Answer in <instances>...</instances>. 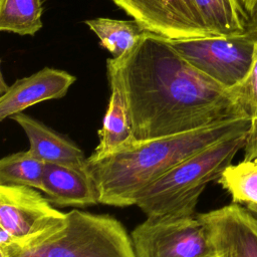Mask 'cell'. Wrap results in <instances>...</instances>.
Instances as JSON below:
<instances>
[{
  "mask_svg": "<svg viewBox=\"0 0 257 257\" xmlns=\"http://www.w3.org/2000/svg\"><path fill=\"white\" fill-rule=\"evenodd\" d=\"M148 31L167 39L215 36L194 0H111Z\"/></svg>",
  "mask_w": 257,
  "mask_h": 257,
  "instance_id": "cell-8",
  "label": "cell"
},
{
  "mask_svg": "<svg viewBox=\"0 0 257 257\" xmlns=\"http://www.w3.org/2000/svg\"><path fill=\"white\" fill-rule=\"evenodd\" d=\"M106 70L109 85L123 96L139 141L248 114L232 89L196 69L167 38L153 32L123 55L108 58Z\"/></svg>",
  "mask_w": 257,
  "mask_h": 257,
  "instance_id": "cell-1",
  "label": "cell"
},
{
  "mask_svg": "<svg viewBox=\"0 0 257 257\" xmlns=\"http://www.w3.org/2000/svg\"><path fill=\"white\" fill-rule=\"evenodd\" d=\"M232 203L257 205V159L229 165L217 180Z\"/></svg>",
  "mask_w": 257,
  "mask_h": 257,
  "instance_id": "cell-17",
  "label": "cell"
},
{
  "mask_svg": "<svg viewBox=\"0 0 257 257\" xmlns=\"http://www.w3.org/2000/svg\"><path fill=\"white\" fill-rule=\"evenodd\" d=\"M248 17H250L257 9V0H239Z\"/></svg>",
  "mask_w": 257,
  "mask_h": 257,
  "instance_id": "cell-21",
  "label": "cell"
},
{
  "mask_svg": "<svg viewBox=\"0 0 257 257\" xmlns=\"http://www.w3.org/2000/svg\"><path fill=\"white\" fill-rule=\"evenodd\" d=\"M197 216L215 257H257V217L246 207L232 203Z\"/></svg>",
  "mask_w": 257,
  "mask_h": 257,
  "instance_id": "cell-9",
  "label": "cell"
},
{
  "mask_svg": "<svg viewBox=\"0 0 257 257\" xmlns=\"http://www.w3.org/2000/svg\"><path fill=\"white\" fill-rule=\"evenodd\" d=\"M25 133L29 151L44 163L84 166L86 157L82 150L67 137L58 134L42 121L19 112L11 117Z\"/></svg>",
  "mask_w": 257,
  "mask_h": 257,
  "instance_id": "cell-12",
  "label": "cell"
},
{
  "mask_svg": "<svg viewBox=\"0 0 257 257\" xmlns=\"http://www.w3.org/2000/svg\"><path fill=\"white\" fill-rule=\"evenodd\" d=\"M66 213L52 207L39 190L22 185H0V227L14 241L5 247L21 246L62 224Z\"/></svg>",
  "mask_w": 257,
  "mask_h": 257,
  "instance_id": "cell-7",
  "label": "cell"
},
{
  "mask_svg": "<svg viewBox=\"0 0 257 257\" xmlns=\"http://www.w3.org/2000/svg\"><path fill=\"white\" fill-rule=\"evenodd\" d=\"M4 257H137L132 237L116 218L73 209L61 225Z\"/></svg>",
  "mask_w": 257,
  "mask_h": 257,
  "instance_id": "cell-4",
  "label": "cell"
},
{
  "mask_svg": "<svg viewBox=\"0 0 257 257\" xmlns=\"http://www.w3.org/2000/svg\"><path fill=\"white\" fill-rule=\"evenodd\" d=\"M44 166L29 150L7 155L0 161V185H22L40 191Z\"/></svg>",
  "mask_w": 257,
  "mask_h": 257,
  "instance_id": "cell-18",
  "label": "cell"
},
{
  "mask_svg": "<svg viewBox=\"0 0 257 257\" xmlns=\"http://www.w3.org/2000/svg\"><path fill=\"white\" fill-rule=\"evenodd\" d=\"M243 152V160L257 159V115L251 119Z\"/></svg>",
  "mask_w": 257,
  "mask_h": 257,
  "instance_id": "cell-20",
  "label": "cell"
},
{
  "mask_svg": "<svg viewBox=\"0 0 257 257\" xmlns=\"http://www.w3.org/2000/svg\"><path fill=\"white\" fill-rule=\"evenodd\" d=\"M40 191L58 207L85 208L100 204L98 189L85 165L45 163Z\"/></svg>",
  "mask_w": 257,
  "mask_h": 257,
  "instance_id": "cell-11",
  "label": "cell"
},
{
  "mask_svg": "<svg viewBox=\"0 0 257 257\" xmlns=\"http://www.w3.org/2000/svg\"><path fill=\"white\" fill-rule=\"evenodd\" d=\"M245 31L257 41V9L249 17ZM240 104L253 118L257 115V58L247 78L233 88Z\"/></svg>",
  "mask_w": 257,
  "mask_h": 257,
  "instance_id": "cell-19",
  "label": "cell"
},
{
  "mask_svg": "<svg viewBox=\"0 0 257 257\" xmlns=\"http://www.w3.org/2000/svg\"><path fill=\"white\" fill-rule=\"evenodd\" d=\"M168 40L192 66L228 89L247 78L257 58V41L246 31L229 36Z\"/></svg>",
  "mask_w": 257,
  "mask_h": 257,
  "instance_id": "cell-5",
  "label": "cell"
},
{
  "mask_svg": "<svg viewBox=\"0 0 257 257\" xmlns=\"http://www.w3.org/2000/svg\"><path fill=\"white\" fill-rule=\"evenodd\" d=\"M251 116L230 117L215 123L146 141L122 151L86 159V169L99 193V203L112 207L136 205L140 194L180 162L228 138L248 133Z\"/></svg>",
  "mask_w": 257,
  "mask_h": 257,
  "instance_id": "cell-2",
  "label": "cell"
},
{
  "mask_svg": "<svg viewBox=\"0 0 257 257\" xmlns=\"http://www.w3.org/2000/svg\"><path fill=\"white\" fill-rule=\"evenodd\" d=\"M85 24L99 38L100 44L107 49L113 58H117L128 51L148 31L136 20H116L109 18H95L86 20Z\"/></svg>",
  "mask_w": 257,
  "mask_h": 257,
  "instance_id": "cell-15",
  "label": "cell"
},
{
  "mask_svg": "<svg viewBox=\"0 0 257 257\" xmlns=\"http://www.w3.org/2000/svg\"><path fill=\"white\" fill-rule=\"evenodd\" d=\"M42 0H0V30L34 35L42 28Z\"/></svg>",
  "mask_w": 257,
  "mask_h": 257,
  "instance_id": "cell-16",
  "label": "cell"
},
{
  "mask_svg": "<svg viewBox=\"0 0 257 257\" xmlns=\"http://www.w3.org/2000/svg\"><path fill=\"white\" fill-rule=\"evenodd\" d=\"M75 79L64 70L50 67L17 79L0 96V120L11 118L36 103L63 97Z\"/></svg>",
  "mask_w": 257,
  "mask_h": 257,
  "instance_id": "cell-10",
  "label": "cell"
},
{
  "mask_svg": "<svg viewBox=\"0 0 257 257\" xmlns=\"http://www.w3.org/2000/svg\"><path fill=\"white\" fill-rule=\"evenodd\" d=\"M247 134L219 141L180 162L148 186L138 197V206L147 217L195 215L206 186L217 181L244 149Z\"/></svg>",
  "mask_w": 257,
  "mask_h": 257,
  "instance_id": "cell-3",
  "label": "cell"
},
{
  "mask_svg": "<svg viewBox=\"0 0 257 257\" xmlns=\"http://www.w3.org/2000/svg\"><path fill=\"white\" fill-rule=\"evenodd\" d=\"M137 257H213L207 230L197 215L147 217L131 233Z\"/></svg>",
  "mask_w": 257,
  "mask_h": 257,
  "instance_id": "cell-6",
  "label": "cell"
},
{
  "mask_svg": "<svg viewBox=\"0 0 257 257\" xmlns=\"http://www.w3.org/2000/svg\"><path fill=\"white\" fill-rule=\"evenodd\" d=\"M207 26L215 36L245 31L249 17L239 0H194Z\"/></svg>",
  "mask_w": 257,
  "mask_h": 257,
  "instance_id": "cell-14",
  "label": "cell"
},
{
  "mask_svg": "<svg viewBox=\"0 0 257 257\" xmlns=\"http://www.w3.org/2000/svg\"><path fill=\"white\" fill-rule=\"evenodd\" d=\"M110 90L107 109L98 131L99 143L92 153L97 156L122 151L138 141L121 92L113 85H110Z\"/></svg>",
  "mask_w": 257,
  "mask_h": 257,
  "instance_id": "cell-13",
  "label": "cell"
},
{
  "mask_svg": "<svg viewBox=\"0 0 257 257\" xmlns=\"http://www.w3.org/2000/svg\"><path fill=\"white\" fill-rule=\"evenodd\" d=\"M253 215L257 217V205H246L245 206Z\"/></svg>",
  "mask_w": 257,
  "mask_h": 257,
  "instance_id": "cell-22",
  "label": "cell"
},
{
  "mask_svg": "<svg viewBox=\"0 0 257 257\" xmlns=\"http://www.w3.org/2000/svg\"><path fill=\"white\" fill-rule=\"evenodd\" d=\"M213 257H215V256H213Z\"/></svg>",
  "mask_w": 257,
  "mask_h": 257,
  "instance_id": "cell-23",
  "label": "cell"
}]
</instances>
